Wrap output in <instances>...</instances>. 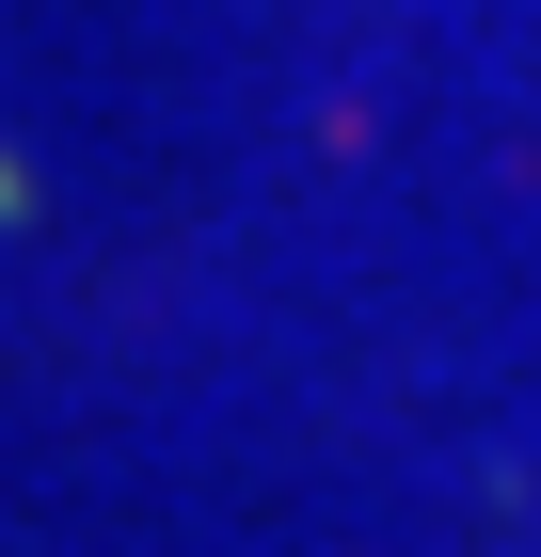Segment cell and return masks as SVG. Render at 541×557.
Here are the masks:
<instances>
[{"mask_svg": "<svg viewBox=\"0 0 541 557\" xmlns=\"http://www.w3.org/2000/svg\"><path fill=\"white\" fill-rule=\"evenodd\" d=\"M0 208H16V175H0Z\"/></svg>", "mask_w": 541, "mask_h": 557, "instance_id": "obj_1", "label": "cell"}]
</instances>
